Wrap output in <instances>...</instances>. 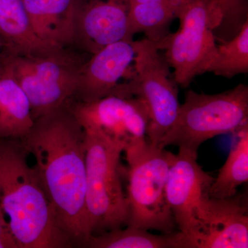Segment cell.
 I'll return each mask as SVG.
<instances>
[{
	"label": "cell",
	"mask_w": 248,
	"mask_h": 248,
	"mask_svg": "<svg viewBox=\"0 0 248 248\" xmlns=\"http://www.w3.org/2000/svg\"><path fill=\"white\" fill-rule=\"evenodd\" d=\"M0 40L12 55H46L63 48L37 36L23 0H0Z\"/></svg>",
	"instance_id": "9a60e30c"
},
{
	"label": "cell",
	"mask_w": 248,
	"mask_h": 248,
	"mask_svg": "<svg viewBox=\"0 0 248 248\" xmlns=\"http://www.w3.org/2000/svg\"><path fill=\"white\" fill-rule=\"evenodd\" d=\"M3 73H4V67L2 66V63L0 62V78L2 76Z\"/></svg>",
	"instance_id": "cb8c5ba5"
},
{
	"label": "cell",
	"mask_w": 248,
	"mask_h": 248,
	"mask_svg": "<svg viewBox=\"0 0 248 248\" xmlns=\"http://www.w3.org/2000/svg\"><path fill=\"white\" fill-rule=\"evenodd\" d=\"M70 110L84 131L97 132L126 148L147 140L148 115L141 99L119 91L84 102L71 99Z\"/></svg>",
	"instance_id": "9c48e42d"
},
{
	"label": "cell",
	"mask_w": 248,
	"mask_h": 248,
	"mask_svg": "<svg viewBox=\"0 0 248 248\" xmlns=\"http://www.w3.org/2000/svg\"><path fill=\"white\" fill-rule=\"evenodd\" d=\"M133 66L115 90L138 97L148 115L147 140L159 146L177 118L180 103L178 84L164 53L148 39L135 41Z\"/></svg>",
	"instance_id": "52a82bcc"
},
{
	"label": "cell",
	"mask_w": 248,
	"mask_h": 248,
	"mask_svg": "<svg viewBox=\"0 0 248 248\" xmlns=\"http://www.w3.org/2000/svg\"><path fill=\"white\" fill-rule=\"evenodd\" d=\"M129 6L135 4H150V3L157 2V1H163V0H122Z\"/></svg>",
	"instance_id": "603a6c76"
},
{
	"label": "cell",
	"mask_w": 248,
	"mask_h": 248,
	"mask_svg": "<svg viewBox=\"0 0 248 248\" xmlns=\"http://www.w3.org/2000/svg\"><path fill=\"white\" fill-rule=\"evenodd\" d=\"M4 48V46L3 45L2 42L0 40V54H1V50H2V48ZM0 60H1V58H0Z\"/></svg>",
	"instance_id": "d4e9b609"
},
{
	"label": "cell",
	"mask_w": 248,
	"mask_h": 248,
	"mask_svg": "<svg viewBox=\"0 0 248 248\" xmlns=\"http://www.w3.org/2000/svg\"><path fill=\"white\" fill-rule=\"evenodd\" d=\"M85 247L91 248H179V233L157 235L126 226L102 234L91 235Z\"/></svg>",
	"instance_id": "d6986e66"
},
{
	"label": "cell",
	"mask_w": 248,
	"mask_h": 248,
	"mask_svg": "<svg viewBox=\"0 0 248 248\" xmlns=\"http://www.w3.org/2000/svg\"><path fill=\"white\" fill-rule=\"evenodd\" d=\"M221 21L214 29L216 42L224 43L234 38L248 22V0H218Z\"/></svg>",
	"instance_id": "44dd1931"
},
{
	"label": "cell",
	"mask_w": 248,
	"mask_h": 248,
	"mask_svg": "<svg viewBox=\"0 0 248 248\" xmlns=\"http://www.w3.org/2000/svg\"><path fill=\"white\" fill-rule=\"evenodd\" d=\"M135 53V41L122 40L91 55L81 67L73 99L90 102L110 94L128 73Z\"/></svg>",
	"instance_id": "4fadbf2b"
},
{
	"label": "cell",
	"mask_w": 248,
	"mask_h": 248,
	"mask_svg": "<svg viewBox=\"0 0 248 248\" xmlns=\"http://www.w3.org/2000/svg\"><path fill=\"white\" fill-rule=\"evenodd\" d=\"M184 0H163L129 6L128 16L134 35L143 32L146 39L159 43L170 33L171 23L177 17Z\"/></svg>",
	"instance_id": "e0dca14e"
},
{
	"label": "cell",
	"mask_w": 248,
	"mask_h": 248,
	"mask_svg": "<svg viewBox=\"0 0 248 248\" xmlns=\"http://www.w3.org/2000/svg\"><path fill=\"white\" fill-rule=\"evenodd\" d=\"M248 125V86L239 84L215 94L189 90L172 128L159 147L177 146L197 153L202 143Z\"/></svg>",
	"instance_id": "3957f363"
},
{
	"label": "cell",
	"mask_w": 248,
	"mask_h": 248,
	"mask_svg": "<svg viewBox=\"0 0 248 248\" xmlns=\"http://www.w3.org/2000/svg\"><path fill=\"white\" fill-rule=\"evenodd\" d=\"M128 11L122 0H84L77 20L74 45L91 56L112 44L133 40Z\"/></svg>",
	"instance_id": "7c38bea8"
},
{
	"label": "cell",
	"mask_w": 248,
	"mask_h": 248,
	"mask_svg": "<svg viewBox=\"0 0 248 248\" xmlns=\"http://www.w3.org/2000/svg\"><path fill=\"white\" fill-rule=\"evenodd\" d=\"M84 0H23L37 36L50 45L74 46L77 20Z\"/></svg>",
	"instance_id": "5bb4252c"
},
{
	"label": "cell",
	"mask_w": 248,
	"mask_h": 248,
	"mask_svg": "<svg viewBox=\"0 0 248 248\" xmlns=\"http://www.w3.org/2000/svg\"><path fill=\"white\" fill-rule=\"evenodd\" d=\"M34 122L27 95L4 70L0 78V140H22Z\"/></svg>",
	"instance_id": "2e32d148"
},
{
	"label": "cell",
	"mask_w": 248,
	"mask_h": 248,
	"mask_svg": "<svg viewBox=\"0 0 248 248\" xmlns=\"http://www.w3.org/2000/svg\"><path fill=\"white\" fill-rule=\"evenodd\" d=\"M205 73L231 79L248 73V22L234 38L217 45L216 54Z\"/></svg>",
	"instance_id": "ffe728a7"
},
{
	"label": "cell",
	"mask_w": 248,
	"mask_h": 248,
	"mask_svg": "<svg viewBox=\"0 0 248 248\" xmlns=\"http://www.w3.org/2000/svg\"><path fill=\"white\" fill-rule=\"evenodd\" d=\"M86 134V205L91 235L127 226L129 209L120 175L122 143L97 132Z\"/></svg>",
	"instance_id": "8992f818"
},
{
	"label": "cell",
	"mask_w": 248,
	"mask_h": 248,
	"mask_svg": "<svg viewBox=\"0 0 248 248\" xmlns=\"http://www.w3.org/2000/svg\"><path fill=\"white\" fill-rule=\"evenodd\" d=\"M124 152L128 164L127 226L174 232L177 225L166 200V186L174 154L148 140Z\"/></svg>",
	"instance_id": "5b68a950"
},
{
	"label": "cell",
	"mask_w": 248,
	"mask_h": 248,
	"mask_svg": "<svg viewBox=\"0 0 248 248\" xmlns=\"http://www.w3.org/2000/svg\"><path fill=\"white\" fill-rule=\"evenodd\" d=\"M215 178L197 162V153L179 148L170 167L166 200L179 231L187 234L202 203L210 197Z\"/></svg>",
	"instance_id": "8fae6325"
},
{
	"label": "cell",
	"mask_w": 248,
	"mask_h": 248,
	"mask_svg": "<svg viewBox=\"0 0 248 248\" xmlns=\"http://www.w3.org/2000/svg\"><path fill=\"white\" fill-rule=\"evenodd\" d=\"M248 248V202L237 194L226 199L209 197L189 232H180V248Z\"/></svg>",
	"instance_id": "30bf717a"
},
{
	"label": "cell",
	"mask_w": 248,
	"mask_h": 248,
	"mask_svg": "<svg viewBox=\"0 0 248 248\" xmlns=\"http://www.w3.org/2000/svg\"><path fill=\"white\" fill-rule=\"evenodd\" d=\"M88 58L63 48L46 55L6 54L0 62L25 93L35 120L74 98L81 67Z\"/></svg>",
	"instance_id": "277c9868"
},
{
	"label": "cell",
	"mask_w": 248,
	"mask_h": 248,
	"mask_svg": "<svg viewBox=\"0 0 248 248\" xmlns=\"http://www.w3.org/2000/svg\"><path fill=\"white\" fill-rule=\"evenodd\" d=\"M35 169L57 223L73 243L91 237L86 205V134L68 104L35 120L21 140Z\"/></svg>",
	"instance_id": "6da1fadb"
},
{
	"label": "cell",
	"mask_w": 248,
	"mask_h": 248,
	"mask_svg": "<svg viewBox=\"0 0 248 248\" xmlns=\"http://www.w3.org/2000/svg\"><path fill=\"white\" fill-rule=\"evenodd\" d=\"M237 141L232 148L218 176L215 178L210 197L226 199L237 194L240 186L248 181V125L236 134Z\"/></svg>",
	"instance_id": "ac0fdd59"
},
{
	"label": "cell",
	"mask_w": 248,
	"mask_h": 248,
	"mask_svg": "<svg viewBox=\"0 0 248 248\" xmlns=\"http://www.w3.org/2000/svg\"><path fill=\"white\" fill-rule=\"evenodd\" d=\"M22 142L0 140V207L21 248H69Z\"/></svg>",
	"instance_id": "7a4b0ae2"
},
{
	"label": "cell",
	"mask_w": 248,
	"mask_h": 248,
	"mask_svg": "<svg viewBox=\"0 0 248 248\" xmlns=\"http://www.w3.org/2000/svg\"><path fill=\"white\" fill-rule=\"evenodd\" d=\"M221 17L218 0H184L177 14L179 29L155 44L174 69V79L183 89L205 73L215 57L217 45L213 30Z\"/></svg>",
	"instance_id": "ba28073f"
},
{
	"label": "cell",
	"mask_w": 248,
	"mask_h": 248,
	"mask_svg": "<svg viewBox=\"0 0 248 248\" xmlns=\"http://www.w3.org/2000/svg\"><path fill=\"white\" fill-rule=\"evenodd\" d=\"M0 248H21L0 207Z\"/></svg>",
	"instance_id": "7402d4cb"
}]
</instances>
